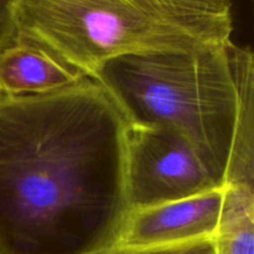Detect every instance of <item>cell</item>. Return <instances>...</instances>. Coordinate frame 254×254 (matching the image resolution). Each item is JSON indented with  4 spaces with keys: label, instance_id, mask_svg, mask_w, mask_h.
Masks as SVG:
<instances>
[{
    "label": "cell",
    "instance_id": "obj_1",
    "mask_svg": "<svg viewBox=\"0 0 254 254\" xmlns=\"http://www.w3.org/2000/svg\"><path fill=\"white\" fill-rule=\"evenodd\" d=\"M129 126L93 78L0 96V254H91L130 212Z\"/></svg>",
    "mask_w": 254,
    "mask_h": 254
},
{
    "label": "cell",
    "instance_id": "obj_2",
    "mask_svg": "<svg viewBox=\"0 0 254 254\" xmlns=\"http://www.w3.org/2000/svg\"><path fill=\"white\" fill-rule=\"evenodd\" d=\"M235 0H19L16 39L83 77L112 59L232 42Z\"/></svg>",
    "mask_w": 254,
    "mask_h": 254
},
{
    "label": "cell",
    "instance_id": "obj_3",
    "mask_svg": "<svg viewBox=\"0 0 254 254\" xmlns=\"http://www.w3.org/2000/svg\"><path fill=\"white\" fill-rule=\"evenodd\" d=\"M228 46L127 55L102 64L89 78L130 128L168 129L184 139L223 189L238 116Z\"/></svg>",
    "mask_w": 254,
    "mask_h": 254
},
{
    "label": "cell",
    "instance_id": "obj_4",
    "mask_svg": "<svg viewBox=\"0 0 254 254\" xmlns=\"http://www.w3.org/2000/svg\"><path fill=\"white\" fill-rule=\"evenodd\" d=\"M127 186L130 211L221 189L192 148L175 133L130 127Z\"/></svg>",
    "mask_w": 254,
    "mask_h": 254
},
{
    "label": "cell",
    "instance_id": "obj_5",
    "mask_svg": "<svg viewBox=\"0 0 254 254\" xmlns=\"http://www.w3.org/2000/svg\"><path fill=\"white\" fill-rule=\"evenodd\" d=\"M223 189L128 213L114 246L156 248L212 240L217 230Z\"/></svg>",
    "mask_w": 254,
    "mask_h": 254
},
{
    "label": "cell",
    "instance_id": "obj_6",
    "mask_svg": "<svg viewBox=\"0 0 254 254\" xmlns=\"http://www.w3.org/2000/svg\"><path fill=\"white\" fill-rule=\"evenodd\" d=\"M86 78L44 50L15 41L0 50V96L42 94Z\"/></svg>",
    "mask_w": 254,
    "mask_h": 254
},
{
    "label": "cell",
    "instance_id": "obj_7",
    "mask_svg": "<svg viewBox=\"0 0 254 254\" xmlns=\"http://www.w3.org/2000/svg\"><path fill=\"white\" fill-rule=\"evenodd\" d=\"M228 56L237 86L238 116L225 186L254 188V57L252 50L233 42Z\"/></svg>",
    "mask_w": 254,
    "mask_h": 254
},
{
    "label": "cell",
    "instance_id": "obj_8",
    "mask_svg": "<svg viewBox=\"0 0 254 254\" xmlns=\"http://www.w3.org/2000/svg\"><path fill=\"white\" fill-rule=\"evenodd\" d=\"M212 241L215 254H254V188H223L220 220Z\"/></svg>",
    "mask_w": 254,
    "mask_h": 254
},
{
    "label": "cell",
    "instance_id": "obj_9",
    "mask_svg": "<svg viewBox=\"0 0 254 254\" xmlns=\"http://www.w3.org/2000/svg\"><path fill=\"white\" fill-rule=\"evenodd\" d=\"M91 254H215L212 240H200L183 245L156 248H135L111 246Z\"/></svg>",
    "mask_w": 254,
    "mask_h": 254
},
{
    "label": "cell",
    "instance_id": "obj_10",
    "mask_svg": "<svg viewBox=\"0 0 254 254\" xmlns=\"http://www.w3.org/2000/svg\"><path fill=\"white\" fill-rule=\"evenodd\" d=\"M19 0H0V50L16 39V10Z\"/></svg>",
    "mask_w": 254,
    "mask_h": 254
}]
</instances>
